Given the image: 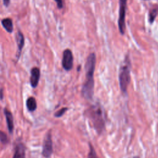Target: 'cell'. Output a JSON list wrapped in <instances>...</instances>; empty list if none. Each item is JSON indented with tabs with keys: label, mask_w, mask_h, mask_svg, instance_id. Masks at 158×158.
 Returning a JSON list of instances; mask_svg holds the SVG:
<instances>
[{
	"label": "cell",
	"mask_w": 158,
	"mask_h": 158,
	"mask_svg": "<svg viewBox=\"0 0 158 158\" xmlns=\"http://www.w3.org/2000/svg\"><path fill=\"white\" fill-rule=\"evenodd\" d=\"M10 0H3V2H4V5L6 7H8L9 4H10Z\"/></svg>",
	"instance_id": "cell-18"
},
{
	"label": "cell",
	"mask_w": 158,
	"mask_h": 158,
	"mask_svg": "<svg viewBox=\"0 0 158 158\" xmlns=\"http://www.w3.org/2000/svg\"><path fill=\"white\" fill-rule=\"evenodd\" d=\"M40 72L38 68L33 67L31 70V75H30V85L33 88H36L38 84V81L40 80Z\"/></svg>",
	"instance_id": "cell-7"
},
{
	"label": "cell",
	"mask_w": 158,
	"mask_h": 158,
	"mask_svg": "<svg viewBox=\"0 0 158 158\" xmlns=\"http://www.w3.org/2000/svg\"><path fill=\"white\" fill-rule=\"evenodd\" d=\"M4 115L6 117V122H7V125L8 128V130L10 133H12L13 130H14V119H13V116L12 113L7 109H4Z\"/></svg>",
	"instance_id": "cell-8"
},
{
	"label": "cell",
	"mask_w": 158,
	"mask_h": 158,
	"mask_svg": "<svg viewBox=\"0 0 158 158\" xmlns=\"http://www.w3.org/2000/svg\"><path fill=\"white\" fill-rule=\"evenodd\" d=\"M62 64L63 68L67 71L70 70L73 67V57L72 51L69 49L64 50L63 52Z\"/></svg>",
	"instance_id": "cell-6"
},
{
	"label": "cell",
	"mask_w": 158,
	"mask_h": 158,
	"mask_svg": "<svg viewBox=\"0 0 158 158\" xmlns=\"http://www.w3.org/2000/svg\"><path fill=\"white\" fill-rule=\"evenodd\" d=\"M12 158H25V149L23 144L19 143L16 146Z\"/></svg>",
	"instance_id": "cell-9"
},
{
	"label": "cell",
	"mask_w": 158,
	"mask_h": 158,
	"mask_svg": "<svg viewBox=\"0 0 158 158\" xmlns=\"http://www.w3.org/2000/svg\"><path fill=\"white\" fill-rule=\"evenodd\" d=\"M96 65V56L94 53H91L86 59L85 65L86 80L81 88V94L86 99L91 101L94 95V73Z\"/></svg>",
	"instance_id": "cell-1"
},
{
	"label": "cell",
	"mask_w": 158,
	"mask_h": 158,
	"mask_svg": "<svg viewBox=\"0 0 158 158\" xmlns=\"http://www.w3.org/2000/svg\"><path fill=\"white\" fill-rule=\"evenodd\" d=\"M133 158H140V157H139V156H134Z\"/></svg>",
	"instance_id": "cell-20"
},
{
	"label": "cell",
	"mask_w": 158,
	"mask_h": 158,
	"mask_svg": "<svg viewBox=\"0 0 158 158\" xmlns=\"http://www.w3.org/2000/svg\"><path fill=\"white\" fill-rule=\"evenodd\" d=\"M127 0H120L119 17L118 20V28L120 33L123 35L125 30V12Z\"/></svg>",
	"instance_id": "cell-4"
},
{
	"label": "cell",
	"mask_w": 158,
	"mask_h": 158,
	"mask_svg": "<svg viewBox=\"0 0 158 158\" xmlns=\"http://www.w3.org/2000/svg\"><path fill=\"white\" fill-rule=\"evenodd\" d=\"M68 110V108L67 107H63L60 109H59V110H57L55 114H54V116L56 117H62L64 114L65 112Z\"/></svg>",
	"instance_id": "cell-16"
},
{
	"label": "cell",
	"mask_w": 158,
	"mask_h": 158,
	"mask_svg": "<svg viewBox=\"0 0 158 158\" xmlns=\"http://www.w3.org/2000/svg\"><path fill=\"white\" fill-rule=\"evenodd\" d=\"M158 15V6L156 5L155 7H152L149 13V22L150 23H152Z\"/></svg>",
	"instance_id": "cell-13"
},
{
	"label": "cell",
	"mask_w": 158,
	"mask_h": 158,
	"mask_svg": "<svg viewBox=\"0 0 158 158\" xmlns=\"http://www.w3.org/2000/svg\"><path fill=\"white\" fill-rule=\"evenodd\" d=\"M16 41L19 48V56L20 55V52L24 46V37L23 34L20 31H18L16 35Z\"/></svg>",
	"instance_id": "cell-11"
},
{
	"label": "cell",
	"mask_w": 158,
	"mask_h": 158,
	"mask_svg": "<svg viewBox=\"0 0 158 158\" xmlns=\"http://www.w3.org/2000/svg\"><path fill=\"white\" fill-rule=\"evenodd\" d=\"M3 98V90L2 89H1L0 90V99H2Z\"/></svg>",
	"instance_id": "cell-19"
},
{
	"label": "cell",
	"mask_w": 158,
	"mask_h": 158,
	"mask_svg": "<svg viewBox=\"0 0 158 158\" xmlns=\"http://www.w3.org/2000/svg\"><path fill=\"white\" fill-rule=\"evenodd\" d=\"M56 1V2L57 3V7L59 8V9H61L63 7V2H62V0H54Z\"/></svg>",
	"instance_id": "cell-17"
},
{
	"label": "cell",
	"mask_w": 158,
	"mask_h": 158,
	"mask_svg": "<svg viewBox=\"0 0 158 158\" xmlns=\"http://www.w3.org/2000/svg\"><path fill=\"white\" fill-rule=\"evenodd\" d=\"M0 141L3 144H6L8 142L7 135L2 131L0 130Z\"/></svg>",
	"instance_id": "cell-15"
},
{
	"label": "cell",
	"mask_w": 158,
	"mask_h": 158,
	"mask_svg": "<svg viewBox=\"0 0 158 158\" xmlns=\"http://www.w3.org/2000/svg\"><path fill=\"white\" fill-rule=\"evenodd\" d=\"M89 150L88 154V157H87L88 158H100L98 156L94 149V148L93 147V144L91 143H89Z\"/></svg>",
	"instance_id": "cell-14"
},
{
	"label": "cell",
	"mask_w": 158,
	"mask_h": 158,
	"mask_svg": "<svg viewBox=\"0 0 158 158\" xmlns=\"http://www.w3.org/2000/svg\"><path fill=\"white\" fill-rule=\"evenodd\" d=\"M26 106L29 111L33 112L35 110L37 107L36 99L33 97L28 98L26 102Z\"/></svg>",
	"instance_id": "cell-12"
},
{
	"label": "cell",
	"mask_w": 158,
	"mask_h": 158,
	"mask_svg": "<svg viewBox=\"0 0 158 158\" xmlns=\"http://www.w3.org/2000/svg\"><path fill=\"white\" fill-rule=\"evenodd\" d=\"M2 25L4 29L9 33H12L13 31V23L12 21L9 18L4 19L2 20Z\"/></svg>",
	"instance_id": "cell-10"
},
{
	"label": "cell",
	"mask_w": 158,
	"mask_h": 158,
	"mask_svg": "<svg viewBox=\"0 0 158 158\" xmlns=\"http://www.w3.org/2000/svg\"><path fill=\"white\" fill-rule=\"evenodd\" d=\"M118 79L122 92L127 94V88L130 82V67L128 64H125L120 67Z\"/></svg>",
	"instance_id": "cell-3"
},
{
	"label": "cell",
	"mask_w": 158,
	"mask_h": 158,
	"mask_svg": "<svg viewBox=\"0 0 158 158\" xmlns=\"http://www.w3.org/2000/svg\"><path fill=\"white\" fill-rule=\"evenodd\" d=\"M53 152L52 140L51 133L49 131L45 136L43 141L42 154L46 158H49Z\"/></svg>",
	"instance_id": "cell-5"
},
{
	"label": "cell",
	"mask_w": 158,
	"mask_h": 158,
	"mask_svg": "<svg viewBox=\"0 0 158 158\" xmlns=\"http://www.w3.org/2000/svg\"><path fill=\"white\" fill-rule=\"evenodd\" d=\"M84 116L89 120L92 126L98 135L102 134L106 129V115L102 106L99 103H95L87 108Z\"/></svg>",
	"instance_id": "cell-2"
}]
</instances>
